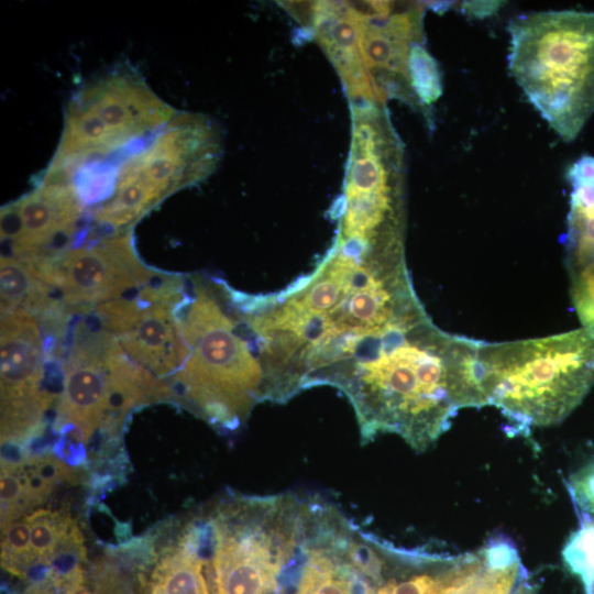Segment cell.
Returning <instances> with one entry per match:
<instances>
[{"instance_id":"cell-16","label":"cell","mask_w":594,"mask_h":594,"mask_svg":"<svg viewBox=\"0 0 594 594\" xmlns=\"http://www.w3.org/2000/svg\"><path fill=\"white\" fill-rule=\"evenodd\" d=\"M1 531L2 566L22 576L34 564L30 522L25 516L1 528Z\"/></svg>"},{"instance_id":"cell-17","label":"cell","mask_w":594,"mask_h":594,"mask_svg":"<svg viewBox=\"0 0 594 594\" xmlns=\"http://www.w3.org/2000/svg\"><path fill=\"white\" fill-rule=\"evenodd\" d=\"M409 78L413 90L425 109L441 95L438 64L424 43L415 44L409 57Z\"/></svg>"},{"instance_id":"cell-20","label":"cell","mask_w":594,"mask_h":594,"mask_svg":"<svg viewBox=\"0 0 594 594\" xmlns=\"http://www.w3.org/2000/svg\"><path fill=\"white\" fill-rule=\"evenodd\" d=\"M568 484L581 520L594 521V460L572 474Z\"/></svg>"},{"instance_id":"cell-23","label":"cell","mask_w":594,"mask_h":594,"mask_svg":"<svg viewBox=\"0 0 594 594\" xmlns=\"http://www.w3.org/2000/svg\"><path fill=\"white\" fill-rule=\"evenodd\" d=\"M35 594H51V592L47 591L46 588L38 587L35 590Z\"/></svg>"},{"instance_id":"cell-21","label":"cell","mask_w":594,"mask_h":594,"mask_svg":"<svg viewBox=\"0 0 594 594\" xmlns=\"http://www.w3.org/2000/svg\"><path fill=\"white\" fill-rule=\"evenodd\" d=\"M278 3L300 24L311 28L316 1H279Z\"/></svg>"},{"instance_id":"cell-1","label":"cell","mask_w":594,"mask_h":594,"mask_svg":"<svg viewBox=\"0 0 594 594\" xmlns=\"http://www.w3.org/2000/svg\"><path fill=\"white\" fill-rule=\"evenodd\" d=\"M428 315L405 242L337 233L309 273L258 295L255 324L297 392L338 387L396 351Z\"/></svg>"},{"instance_id":"cell-19","label":"cell","mask_w":594,"mask_h":594,"mask_svg":"<svg viewBox=\"0 0 594 594\" xmlns=\"http://www.w3.org/2000/svg\"><path fill=\"white\" fill-rule=\"evenodd\" d=\"M1 528L28 510L23 482L16 463L1 461Z\"/></svg>"},{"instance_id":"cell-8","label":"cell","mask_w":594,"mask_h":594,"mask_svg":"<svg viewBox=\"0 0 594 594\" xmlns=\"http://www.w3.org/2000/svg\"><path fill=\"white\" fill-rule=\"evenodd\" d=\"M359 24V48L377 100L399 99L431 122L409 78V57L424 43V4L408 1H345Z\"/></svg>"},{"instance_id":"cell-10","label":"cell","mask_w":594,"mask_h":594,"mask_svg":"<svg viewBox=\"0 0 594 594\" xmlns=\"http://www.w3.org/2000/svg\"><path fill=\"white\" fill-rule=\"evenodd\" d=\"M84 207L72 185L44 172L36 187L1 209L2 253L23 261L52 256L76 240Z\"/></svg>"},{"instance_id":"cell-6","label":"cell","mask_w":594,"mask_h":594,"mask_svg":"<svg viewBox=\"0 0 594 594\" xmlns=\"http://www.w3.org/2000/svg\"><path fill=\"white\" fill-rule=\"evenodd\" d=\"M177 113L128 66L82 86L67 105L48 169L111 158L142 144Z\"/></svg>"},{"instance_id":"cell-5","label":"cell","mask_w":594,"mask_h":594,"mask_svg":"<svg viewBox=\"0 0 594 594\" xmlns=\"http://www.w3.org/2000/svg\"><path fill=\"white\" fill-rule=\"evenodd\" d=\"M221 151L215 121L201 113L177 112L147 141L114 162L112 196L92 211L94 223L128 230L168 195L208 177Z\"/></svg>"},{"instance_id":"cell-2","label":"cell","mask_w":594,"mask_h":594,"mask_svg":"<svg viewBox=\"0 0 594 594\" xmlns=\"http://www.w3.org/2000/svg\"><path fill=\"white\" fill-rule=\"evenodd\" d=\"M175 314L186 348L175 383L209 422L234 430L257 404L292 398L253 322L249 294L219 279L193 277Z\"/></svg>"},{"instance_id":"cell-9","label":"cell","mask_w":594,"mask_h":594,"mask_svg":"<svg viewBox=\"0 0 594 594\" xmlns=\"http://www.w3.org/2000/svg\"><path fill=\"white\" fill-rule=\"evenodd\" d=\"M46 348L35 315H1V443L20 441L40 425L52 397L44 387Z\"/></svg>"},{"instance_id":"cell-18","label":"cell","mask_w":594,"mask_h":594,"mask_svg":"<svg viewBox=\"0 0 594 594\" xmlns=\"http://www.w3.org/2000/svg\"><path fill=\"white\" fill-rule=\"evenodd\" d=\"M562 557L568 568L590 588L594 583V521L581 520L566 541Z\"/></svg>"},{"instance_id":"cell-13","label":"cell","mask_w":594,"mask_h":594,"mask_svg":"<svg viewBox=\"0 0 594 594\" xmlns=\"http://www.w3.org/2000/svg\"><path fill=\"white\" fill-rule=\"evenodd\" d=\"M311 29L337 69L349 101L380 102L360 54L358 21L345 1H316Z\"/></svg>"},{"instance_id":"cell-7","label":"cell","mask_w":594,"mask_h":594,"mask_svg":"<svg viewBox=\"0 0 594 594\" xmlns=\"http://www.w3.org/2000/svg\"><path fill=\"white\" fill-rule=\"evenodd\" d=\"M24 262L66 315L85 314L101 304L132 296L160 275L141 262L128 230Z\"/></svg>"},{"instance_id":"cell-11","label":"cell","mask_w":594,"mask_h":594,"mask_svg":"<svg viewBox=\"0 0 594 594\" xmlns=\"http://www.w3.org/2000/svg\"><path fill=\"white\" fill-rule=\"evenodd\" d=\"M112 338L102 326L92 330L78 323L65 359L57 425L81 442L110 417V409L117 410L118 393L109 364Z\"/></svg>"},{"instance_id":"cell-22","label":"cell","mask_w":594,"mask_h":594,"mask_svg":"<svg viewBox=\"0 0 594 594\" xmlns=\"http://www.w3.org/2000/svg\"><path fill=\"white\" fill-rule=\"evenodd\" d=\"M514 594H534V593L526 584H520Z\"/></svg>"},{"instance_id":"cell-12","label":"cell","mask_w":594,"mask_h":594,"mask_svg":"<svg viewBox=\"0 0 594 594\" xmlns=\"http://www.w3.org/2000/svg\"><path fill=\"white\" fill-rule=\"evenodd\" d=\"M571 186L565 263L571 297L583 327H594V156L583 155L568 170Z\"/></svg>"},{"instance_id":"cell-15","label":"cell","mask_w":594,"mask_h":594,"mask_svg":"<svg viewBox=\"0 0 594 594\" xmlns=\"http://www.w3.org/2000/svg\"><path fill=\"white\" fill-rule=\"evenodd\" d=\"M31 527L34 564H51L59 553L82 552V540L75 522L66 515L37 509L26 516Z\"/></svg>"},{"instance_id":"cell-4","label":"cell","mask_w":594,"mask_h":594,"mask_svg":"<svg viewBox=\"0 0 594 594\" xmlns=\"http://www.w3.org/2000/svg\"><path fill=\"white\" fill-rule=\"evenodd\" d=\"M510 75L565 142L594 111V12H529L509 21Z\"/></svg>"},{"instance_id":"cell-3","label":"cell","mask_w":594,"mask_h":594,"mask_svg":"<svg viewBox=\"0 0 594 594\" xmlns=\"http://www.w3.org/2000/svg\"><path fill=\"white\" fill-rule=\"evenodd\" d=\"M485 405L519 429L562 421L594 383V327L479 350Z\"/></svg>"},{"instance_id":"cell-14","label":"cell","mask_w":594,"mask_h":594,"mask_svg":"<svg viewBox=\"0 0 594 594\" xmlns=\"http://www.w3.org/2000/svg\"><path fill=\"white\" fill-rule=\"evenodd\" d=\"M204 560L190 531L154 569L151 594H210Z\"/></svg>"}]
</instances>
